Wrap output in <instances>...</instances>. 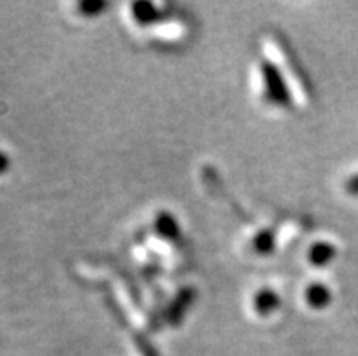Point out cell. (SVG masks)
Instances as JSON below:
<instances>
[{
  "label": "cell",
  "mask_w": 358,
  "mask_h": 356,
  "mask_svg": "<svg viewBox=\"0 0 358 356\" xmlns=\"http://www.w3.org/2000/svg\"><path fill=\"white\" fill-rule=\"evenodd\" d=\"M308 300L313 307H322L324 304L329 302V291L320 284L311 285L308 289Z\"/></svg>",
  "instance_id": "obj_4"
},
{
  "label": "cell",
  "mask_w": 358,
  "mask_h": 356,
  "mask_svg": "<svg viewBox=\"0 0 358 356\" xmlns=\"http://www.w3.org/2000/svg\"><path fill=\"white\" fill-rule=\"evenodd\" d=\"M333 255H335V249L329 243H317L311 252H309V257H311V262L317 264V266H322V264H327V262L331 260Z\"/></svg>",
  "instance_id": "obj_2"
},
{
  "label": "cell",
  "mask_w": 358,
  "mask_h": 356,
  "mask_svg": "<svg viewBox=\"0 0 358 356\" xmlns=\"http://www.w3.org/2000/svg\"><path fill=\"white\" fill-rule=\"evenodd\" d=\"M157 226H159L162 235H168V236L177 235V224H175L173 217H169V215H160Z\"/></svg>",
  "instance_id": "obj_5"
},
{
  "label": "cell",
  "mask_w": 358,
  "mask_h": 356,
  "mask_svg": "<svg viewBox=\"0 0 358 356\" xmlns=\"http://www.w3.org/2000/svg\"><path fill=\"white\" fill-rule=\"evenodd\" d=\"M257 309H259L260 315H268L273 309H277L278 298L271 293V291H262V293L257 297V302H255Z\"/></svg>",
  "instance_id": "obj_3"
},
{
  "label": "cell",
  "mask_w": 358,
  "mask_h": 356,
  "mask_svg": "<svg viewBox=\"0 0 358 356\" xmlns=\"http://www.w3.org/2000/svg\"><path fill=\"white\" fill-rule=\"evenodd\" d=\"M264 78H266V87H268L269 97H271L273 100H277L278 104H286V87H284L280 73L275 69V66H271V64H264Z\"/></svg>",
  "instance_id": "obj_1"
}]
</instances>
